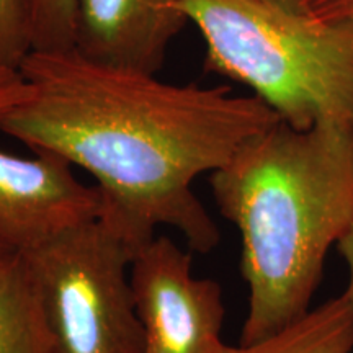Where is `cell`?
Here are the masks:
<instances>
[{"label": "cell", "mask_w": 353, "mask_h": 353, "mask_svg": "<svg viewBox=\"0 0 353 353\" xmlns=\"http://www.w3.org/2000/svg\"><path fill=\"white\" fill-rule=\"evenodd\" d=\"M353 294H342L254 343L228 345L224 353H352Z\"/></svg>", "instance_id": "8"}, {"label": "cell", "mask_w": 353, "mask_h": 353, "mask_svg": "<svg viewBox=\"0 0 353 353\" xmlns=\"http://www.w3.org/2000/svg\"><path fill=\"white\" fill-rule=\"evenodd\" d=\"M187 23L180 0H79L74 50L97 63L157 74Z\"/></svg>", "instance_id": "7"}, {"label": "cell", "mask_w": 353, "mask_h": 353, "mask_svg": "<svg viewBox=\"0 0 353 353\" xmlns=\"http://www.w3.org/2000/svg\"><path fill=\"white\" fill-rule=\"evenodd\" d=\"M20 72L30 97L0 118V131L92 175L101 216L132 255L161 226L179 231L192 252H211L221 234L193 183L280 121L255 95L169 83L76 50L30 52Z\"/></svg>", "instance_id": "1"}, {"label": "cell", "mask_w": 353, "mask_h": 353, "mask_svg": "<svg viewBox=\"0 0 353 353\" xmlns=\"http://www.w3.org/2000/svg\"><path fill=\"white\" fill-rule=\"evenodd\" d=\"M33 51H69L76 46L79 0H25Z\"/></svg>", "instance_id": "10"}, {"label": "cell", "mask_w": 353, "mask_h": 353, "mask_svg": "<svg viewBox=\"0 0 353 353\" xmlns=\"http://www.w3.org/2000/svg\"><path fill=\"white\" fill-rule=\"evenodd\" d=\"M101 210L99 188L83 183L64 159L48 152L21 157L0 149V241L17 254L97 219Z\"/></svg>", "instance_id": "6"}, {"label": "cell", "mask_w": 353, "mask_h": 353, "mask_svg": "<svg viewBox=\"0 0 353 353\" xmlns=\"http://www.w3.org/2000/svg\"><path fill=\"white\" fill-rule=\"evenodd\" d=\"M30 97V85L20 70L0 69V118Z\"/></svg>", "instance_id": "12"}, {"label": "cell", "mask_w": 353, "mask_h": 353, "mask_svg": "<svg viewBox=\"0 0 353 353\" xmlns=\"http://www.w3.org/2000/svg\"><path fill=\"white\" fill-rule=\"evenodd\" d=\"M219 213L241 234L254 343L311 309L329 250L353 228V128L278 121L210 174Z\"/></svg>", "instance_id": "2"}, {"label": "cell", "mask_w": 353, "mask_h": 353, "mask_svg": "<svg viewBox=\"0 0 353 353\" xmlns=\"http://www.w3.org/2000/svg\"><path fill=\"white\" fill-rule=\"evenodd\" d=\"M23 255L51 353H144L130 283L132 250L105 216Z\"/></svg>", "instance_id": "4"}, {"label": "cell", "mask_w": 353, "mask_h": 353, "mask_svg": "<svg viewBox=\"0 0 353 353\" xmlns=\"http://www.w3.org/2000/svg\"><path fill=\"white\" fill-rule=\"evenodd\" d=\"M17 255L19 254H17L12 247H8L6 242L0 241V268H3L6 265L10 263L12 260L17 257Z\"/></svg>", "instance_id": "16"}, {"label": "cell", "mask_w": 353, "mask_h": 353, "mask_svg": "<svg viewBox=\"0 0 353 353\" xmlns=\"http://www.w3.org/2000/svg\"><path fill=\"white\" fill-rule=\"evenodd\" d=\"M32 52L25 0H0V69L20 70Z\"/></svg>", "instance_id": "11"}, {"label": "cell", "mask_w": 353, "mask_h": 353, "mask_svg": "<svg viewBox=\"0 0 353 353\" xmlns=\"http://www.w3.org/2000/svg\"><path fill=\"white\" fill-rule=\"evenodd\" d=\"M307 10L322 20L353 21V0H307Z\"/></svg>", "instance_id": "13"}, {"label": "cell", "mask_w": 353, "mask_h": 353, "mask_svg": "<svg viewBox=\"0 0 353 353\" xmlns=\"http://www.w3.org/2000/svg\"><path fill=\"white\" fill-rule=\"evenodd\" d=\"M0 353H51L37 286L20 254L0 268Z\"/></svg>", "instance_id": "9"}, {"label": "cell", "mask_w": 353, "mask_h": 353, "mask_svg": "<svg viewBox=\"0 0 353 353\" xmlns=\"http://www.w3.org/2000/svg\"><path fill=\"white\" fill-rule=\"evenodd\" d=\"M130 283L144 353H224V301L218 281L193 273L192 255L167 236L136 250Z\"/></svg>", "instance_id": "5"}, {"label": "cell", "mask_w": 353, "mask_h": 353, "mask_svg": "<svg viewBox=\"0 0 353 353\" xmlns=\"http://www.w3.org/2000/svg\"><path fill=\"white\" fill-rule=\"evenodd\" d=\"M255 2L267 3V6L283 8L288 12H296V13H309L307 10V0H255Z\"/></svg>", "instance_id": "15"}, {"label": "cell", "mask_w": 353, "mask_h": 353, "mask_svg": "<svg viewBox=\"0 0 353 353\" xmlns=\"http://www.w3.org/2000/svg\"><path fill=\"white\" fill-rule=\"evenodd\" d=\"M337 250L341 252L342 259L345 260L348 270V286L347 290L353 294V228L348 231L341 241L337 242Z\"/></svg>", "instance_id": "14"}, {"label": "cell", "mask_w": 353, "mask_h": 353, "mask_svg": "<svg viewBox=\"0 0 353 353\" xmlns=\"http://www.w3.org/2000/svg\"><path fill=\"white\" fill-rule=\"evenodd\" d=\"M210 72L244 83L286 125L353 128V21L255 0H180Z\"/></svg>", "instance_id": "3"}]
</instances>
